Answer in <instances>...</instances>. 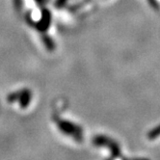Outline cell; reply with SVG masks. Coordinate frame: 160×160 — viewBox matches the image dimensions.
Here are the masks:
<instances>
[{"label": "cell", "mask_w": 160, "mask_h": 160, "mask_svg": "<svg viewBox=\"0 0 160 160\" xmlns=\"http://www.w3.org/2000/svg\"><path fill=\"white\" fill-rule=\"evenodd\" d=\"M58 125L64 133L76 136V138L81 139V129L76 127L75 124L66 121H58Z\"/></svg>", "instance_id": "1"}, {"label": "cell", "mask_w": 160, "mask_h": 160, "mask_svg": "<svg viewBox=\"0 0 160 160\" xmlns=\"http://www.w3.org/2000/svg\"><path fill=\"white\" fill-rule=\"evenodd\" d=\"M94 144L96 146H107L109 148H111V151L113 152L112 153H115V155L119 154V148L116 146V144L112 142L110 139L106 138V137H103V136H98V137H96L94 139Z\"/></svg>", "instance_id": "2"}, {"label": "cell", "mask_w": 160, "mask_h": 160, "mask_svg": "<svg viewBox=\"0 0 160 160\" xmlns=\"http://www.w3.org/2000/svg\"><path fill=\"white\" fill-rule=\"evenodd\" d=\"M50 20H51V17H50V13L48 10H44L42 12V18L40 20V22L37 24L38 30L43 32L47 31V29L49 27L50 25Z\"/></svg>", "instance_id": "3"}, {"label": "cell", "mask_w": 160, "mask_h": 160, "mask_svg": "<svg viewBox=\"0 0 160 160\" xmlns=\"http://www.w3.org/2000/svg\"><path fill=\"white\" fill-rule=\"evenodd\" d=\"M18 100H19L20 106L22 108H25L31 100V93L29 92V90H24L22 92H19Z\"/></svg>", "instance_id": "4"}, {"label": "cell", "mask_w": 160, "mask_h": 160, "mask_svg": "<svg viewBox=\"0 0 160 160\" xmlns=\"http://www.w3.org/2000/svg\"><path fill=\"white\" fill-rule=\"evenodd\" d=\"M43 42H44V43H45V47H47L49 50L54 49V42H53V41H52L50 38H48V36H44Z\"/></svg>", "instance_id": "5"}, {"label": "cell", "mask_w": 160, "mask_h": 160, "mask_svg": "<svg viewBox=\"0 0 160 160\" xmlns=\"http://www.w3.org/2000/svg\"><path fill=\"white\" fill-rule=\"evenodd\" d=\"M158 135H160V127H157L152 131H151L150 134H148V138H150V139H154V138H156Z\"/></svg>", "instance_id": "6"}, {"label": "cell", "mask_w": 160, "mask_h": 160, "mask_svg": "<svg viewBox=\"0 0 160 160\" xmlns=\"http://www.w3.org/2000/svg\"><path fill=\"white\" fill-rule=\"evenodd\" d=\"M36 1L39 3V4H42V2H43V0H36Z\"/></svg>", "instance_id": "7"}]
</instances>
